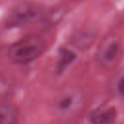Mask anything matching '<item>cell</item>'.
I'll list each match as a JSON object with an SVG mask.
<instances>
[{
	"label": "cell",
	"instance_id": "1",
	"mask_svg": "<svg viewBox=\"0 0 124 124\" xmlns=\"http://www.w3.org/2000/svg\"><path fill=\"white\" fill-rule=\"evenodd\" d=\"M84 106V96L80 90L67 87L59 91L53 100L55 114L64 120L76 118Z\"/></svg>",
	"mask_w": 124,
	"mask_h": 124
},
{
	"label": "cell",
	"instance_id": "2",
	"mask_svg": "<svg viewBox=\"0 0 124 124\" xmlns=\"http://www.w3.org/2000/svg\"><path fill=\"white\" fill-rule=\"evenodd\" d=\"M45 42L41 38L31 36L13 44L7 52V56L13 63L27 64L37 59L45 50Z\"/></svg>",
	"mask_w": 124,
	"mask_h": 124
},
{
	"label": "cell",
	"instance_id": "3",
	"mask_svg": "<svg viewBox=\"0 0 124 124\" xmlns=\"http://www.w3.org/2000/svg\"><path fill=\"white\" fill-rule=\"evenodd\" d=\"M121 55L122 45L120 38L116 34H108L101 41L97 49L96 58L102 68L110 70L118 64Z\"/></svg>",
	"mask_w": 124,
	"mask_h": 124
},
{
	"label": "cell",
	"instance_id": "4",
	"mask_svg": "<svg viewBox=\"0 0 124 124\" xmlns=\"http://www.w3.org/2000/svg\"><path fill=\"white\" fill-rule=\"evenodd\" d=\"M42 15L39 5L32 2H20L15 5L7 14L5 25L7 27H17L36 21Z\"/></svg>",
	"mask_w": 124,
	"mask_h": 124
},
{
	"label": "cell",
	"instance_id": "5",
	"mask_svg": "<svg viewBox=\"0 0 124 124\" xmlns=\"http://www.w3.org/2000/svg\"><path fill=\"white\" fill-rule=\"evenodd\" d=\"M116 115L115 108L111 106H100L89 114V121L92 124H110Z\"/></svg>",
	"mask_w": 124,
	"mask_h": 124
},
{
	"label": "cell",
	"instance_id": "6",
	"mask_svg": "<svg viewBox=\"0 0 124 124\" xmlns=\"http://www.w3.org/2000/svg\"><path fill=\"white\" fill-rule=\"evenodd\" d=\"M17 112L14 106L4 104L1 107V124H16Z\"/></svg>",
	"mask_w": 124,
	"mask_h": 124
},
{
	"label": "cell",
	"instance_id": "7",
	"mask_svg": "<svg viewBox=\"0 0 124 124\" xmlns=\"http://www.w3.org/2000/svg\"><path fill=\"white\" fill-rule=\"evenodd\" d=\"M75 59V54L68 50V49H61V52L59 54V59H58V64H57V69L59 71H63L65 70L66 67H68L70 65L71 62H73V60Z\"/></svg>",
	"mask_w": 124,
	"mask_h": 124
},
{
	"label": "cell",
	"instance_id": "8",
	"mask_svg": "<svg viewBox=\"0 0 124 124\" xmlns=\"http://www.w3.org/2000/svg\"><path fill=\"white\" fill-rule=\"evenodd\" d=\"M115 90L120 96H124V69L119 73L115 79Z\"/></svg>",
	"mask_w": 124,
	"mask_h": 124
}]
</instances>
